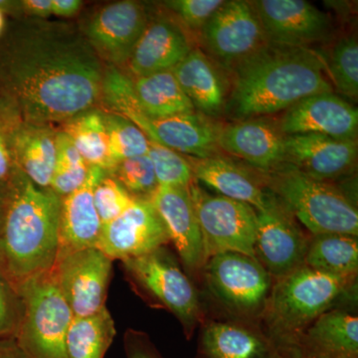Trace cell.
Segmentation results:
<instances>
[{
	"label": "cell",
	"mask_w": 358,
	"mask_h": 358,
	"mask_svg": "<svg viewBox=\"0 0 358 358\" xmlns=\"http://www.w3.org/2000/svg\"><path fill=\"white\" fill-rule=\"evenodd\" d=\"M105 71L77 23L16 18L0 38V89L25 122L60 126L99 108Z\"/></svg>",
	"instance_id": "1"
},
{
	"label": "cell",
	"mask_w": 358,
	"mask_h": 358,
	"mask_svg": "<svg viewBox=\"0 0 358 358\" xmlns=\"http://www.w3.org/2000/svg\"><path fill=\"white\" fill-rule=\"evenodd\" d=\"M231 72L232 86L224 114L234 122L268 117L308 96L334 92L326 62L305 47L268 45Z\"/></svg>",
	"instance_id": "2"
},
{
	"label": "cell",
	"mask_w": 358,
	"mask_h": 358,
	"mask_svg": "<svg viewBox=\"0 0 358 358\" xmlns=\"http://www.w3.org/2000/svg\"><path fill=\"white\" fill-rule=\"evenodd\" d=\"M8 185L0 229V268L18 289L55 264L62 199L50 188L35 185L20 169Z\"/></svg>",
	"instance_id": "3"
},
{
	"label": "cell",
	"mask_w": 358,
	"mask_h": 358,
	"mask_svg": "<svg viewBox=\"0 0 358 358\" xmlns=\"http://www.w3.org/2000/svg\"><path fill=\"white\" fill-rule=\"evenodd\" d=\"M357 294V278L345 279L303 265L273 282L260 326L277 350L294 348L320 315L348 308Z\"/></svg>",
	"instance_id": "4"
},
{
	"label": "cell",
	"mask_w": 358,
	"mask_h": 358,
	"mask_svg": "<svg viewBox=\"0 0 358 358\" xmlns=\"http://www.w3.org/2000/svg\"><path fill=\"white\" fill-rule=\"evenodd\" d=\"M127 281L150 307L167 310L178 319L186 338L207 315L201 292L180 261L166 246L122 261Z\"/></svg>",
	"instance_id": "5"
},
{
	"label": "cell",
	"mask_w": 358,
	"mask_h": 358,
	"mask_svg": "<svg viewBox=\"0 0 358 358\" xmlns=\"http://www.w3.org/2000/svg\"><path fill=\"white\" fill-rule=\"evenodd\" d=\"M266 187L310 235L358 236L357 204L336 183L319 180L284 164L264 173Z\"/></svg>",
	"instance_id": "6"
},
{
	"label": "cell",
	"mask_w": 358,
	"mask_h": 358,
	"mask_svg": "<svg viewBox=\"0 0 358 358\" xmlns=\"http://www.w3.org/2000/svg\"><path fill=\"white\" fill-rule=\"evenodd\" d=\"M199 282L220 317L260 322L274 280L255 257L225 252L207 259Z\"/></svg>",
	"instance_id": "7"
},
{
	"label": "cell",
	"mask_w": 358,
	"mask_h": 358,
	"mask_svg": "<svg viewBox=\"0 0 358 358\" xmlns=\"http://www.w3.org/2000/svg\"><path fill=\"white\" fill-rule=\"evenodd\" d=\"M23 315L15 341L28 358H68L66 338L72 310L51 270L18 288Z\"/></svg>",
	"instance_id": "8"
},
{
	"label": "cell",
	"mask_w": 358,
	"mask_h": 358,
	"mask_svg": "<svg viewBox=\"0 0 358 358\" xmlns=\"http://www.w3.org/2000/svg\"><path fill=\"white\" fill-rule=\"evenodd\" d=\"M205 258L225 252L255 257L257 211L251 205L212 195L193 181L189 185Z\"/></svg>",
	"instance_id": "9"
},
{
	"label": "cell",
	"mask_w": 358,
	"mask_h": 358,
	"mask_svg": "<svg viewBox=\"0 0 358 358\" xmlns=\"http://www.w3.org/2000/svg\"><path fill=\"white\" fill-rule=\"evenodd\" d=\"M148 20L145 4L121 0L98 7L77 24L103 64L122 69L126 67Z\"/></svg>",
	"instance_id": "10"
},
{
	"label": "cell",
	"mask_w": 358,
	"mask_h": 358,
	"mask_svg": "<svg viewBox=\"0 0 358 358\" xmlns=\"http://www.w3.org/2000/svg\"><path fill=\"white\" fill-rule=\"evenodd\" d=\"M209 58L232 70L268 44L250 1H225L200 32Z\"/></svg>",
	"instance_id": "11"
},
{
	"label": "cell",
	"mask_w": 358,
	"mask_h": 358,
	"mask_svg": "<svg viewBox=\"0 0 358 358\" xmlns=\"http://www.w3.org/2000/svg\"><path fill=\"white\" fill-rule=\"evenodd\" d=\"M310 236L272 192L257 211L255 258L274 281L303 266Z\"/></svg>",
	"instance_id": "12"
},
{
	"label": "cell",
	"mask_w": 358,
	"mask_h": 358,
	"mask_svg": "<svg viewBox=\"0 0 358 358\" xmlns=\"http://www.w3.org/2000/svg\"><path fill=\"white\" fill-rule=\"evenodd\" d=\"M51 271L75 317H89L106 308L113 260L100 249L58 257Z\"/></svg>",
	"instance_id": "13"
},
{
	"label": "cell",
	"mask_w": 358,
	"mask_h": 358,
	"mask_svg": "<svg viewBox=\"0 0 358 358\" xmlns=\"http://www.w3.org/2000/svg\"><path fill=\"white\" fill-rule=\"evenodd\" d=\"M268 44L280 47H305L324 41L331 30L329 14L303 0L250 1Z\"/></svg>",
	"instance_id": "14"
},
{
	"label": "cell",
	"mask_w": 358,
	"mask_h": 358,
	"mask_svg": "<svg viewBox=\"0 0 358 358\" xmlns=\"http://www.w3.org/2000/svg\"><path fill=\"white\" fill-rule=\"evenodd\" d=\"M169 243L166 226L152 200L134 199L121 215L102 226L96 248L113 261H124Z\"/></svg>",
	"instance_id": "15"
},
{
	"label": "cell",
	"mask_w": 358,
	"mask_h": 358,
	"mask_svg": "<svg viewBox=\"0 0 358 358\" xmlns=\"http://www.w3.org/2000/svg\"><path fill=\"white\" fill-rule=\"evenodd\" d=\"M188 187L159 186L150 200L164 221L169 241L181 265L195 282L199 280L206 258L203 238Z\"/></svg>",
	"instance_id": "16"
},
{
	"label": "cell",
	"mask_w": 358,
	"mask_h": 358,
	"mask_svg": "<svg viewBox=\"0 0 358 358\" xmlns=\"http://www.w3.org/2000/svg\"><path fill=\"white\" fill-rule=\"evenodd\" d=\"M148 136L178 152L194 159H206L218 155V136L221 126L211 117L193 112L173 117H145L138 110H129L122 115Z\"/></svg>",
	"instance_id": "17"
},
{
	"label": "cell",
	"mask_w": 358,
	"mask_h": 358,
	"mask_svg": "<svg viewBox=\"0 0 358 358\" xmlns=\"http://www.w3.org/2000/svg\"><path fill=\"white\" fill-rule=\"evenodd\" d=\"M282 133L317 134L357 141L358 110L334 92L315 94L294 103L278 120Z\"/></svg>",
	"instance_id": "18"
},
{
	"label": "cell",
	"mask_w": 358,
	"mask_h": 358,
	"mask_svg": "<svg viewBox=\"0 0 358 358\" xmlns=\"http://www.w3.org/2000/svg\"><path fill=\"white\" fill-rule=\"evenodd\" d=\"M286 164L327 182L348 178L357 162V141L317 134L286 136Z\"/></svg>",
	"instance_id": "19"
},
{
	"label": "cell",
	"mask_w": 358,
	"mask_h": 358,
	"mask_svg": "<svg viewBox=\"0 0 358 358\" xmlns=\"http://www.w3.org/2000/svg\"><path fill=\"white\" fill-rule=\"evenodd\" d=\"M286 134L268 117L237 121L221 126L220 150L235 155L260 173H268L286 164Z\"/></svg>",
	"instance_id": "20"
},
{
	"label": "cell",
	"mask_w": 358,
	"mask_h": 358,
	"mask_svg": "<svg viewBox=\"0 0 358 358\" xmlns=\"http://www.w3.org/2000/svg\"><path fill=\"white\" fill-rule=\"evenodd\" d=\"M199 329L196 358L277 357V348L260 322L206 315Z\"/></svg>",
	"instance_id": "21"
},
{
	"label": "cell",
	"mask_w": 358,
	"mask_h": 358,
	"mask_svg": "<svg viewBox=\"0 0 358 358\" xmlns=\"http://www.w3.org/2000/svg\"><path fill=\"white\" fill-rule=\"evenodd\" d=\"M192 49L178 21L159 16L148 20L126 67L133 78L171 71Z\"/></svg>",
	"instance_id": "22"
},
{
	"label": "cell",
	"mask_w": 358,
	"mask_h": 358,
	"mask_svg": "<svg viewBox=\"0 0 358 358\" xmlns=\"http://www.w3.org/2000/svg\"><path fill=\"white\" fill-rule=\"evenodd\" d=\"M188 159L194 180L215 190L218 195L251 205L256 211L262 210L268 204L271 192L266 187L263 173L219 155Z\"/></svg>",
	"instance_id": "23"
},
{
	"label": "cell",
	"mask_w": 358,
	"mask_h": 358,
	"mask_svg": "<svg viewBox=\"0 0 358 358\" xmlns=\"http://www.w3.org/2000/svg\"><path fill=\"white\" fill-rule=\"evenodd\" d=\"M105 174L99 167H90L84 185L62 199L57 258L98 245L102 223L94 203V188Z\"/></svg>",
	"instance_id": "24"
},
{
	"label": "cell",
	"mask_w": 358,
	"mask_h": 358,
	"mask_svg": "<svg viewBox=\"0 0 358 358\" xmlns=\"http://www.w3.org/2000/svg\"><path fill=\"white\" fill-rule=\"evenodd\" d=\"M294 348L310 358H358V317L355 310L334 308L320 315Z\"/></svg>",
	"instance_id": "25"
},
{
	"label": "cell",
	"mask_w": 358,
	"mask_h": 358,
	"mask_svg": "<svg viewBox=\"0 0 358 358\" xmlns=\"http://www.w3.org/2000/svg\"><path fill=\"white\" fill-rule=\"evenodd\" d=\"M171 71L197 113L211 119L223 114L227 102L225 82L206 53L193 48Z\"/></svg>",
	"instance_id": "26"
},
{
	"label": "cell",
	"mask_w": 358,
	"mask_h": 358,
	"mask_svg": "<svg viewBox=\"0 0 358 358\" xmlns=\"http://www.w3.org/2000/svg\"><path fill=\"white\" fill-rule=\"evenodd\" d=\"M58 129L51 124L23 122L14 140V160L26 178L41 188H50Z\"/></svg>",
	"instance_id": "27"
},
{
	"label": "cell",
	"mask_w": 358,
	"mask_h": 358,
	"mask_svg": "<svg viewBox=\"0 0 358 358\" xmlns=\"http://www.w3.org/2000/svg\"><path fill=\"white\" fill-rule=\"evenodd\" d=\"M131 80L140 107L136 110L145 117L159 119L196 112L173 71L131 78Z\"/></svg>",
	"instance_id": "28"
},
{
	"label": "cell",
	"mask_w": 358,
	"mask_h": 358,
	"mask_svg": "<svg viewBox=\"0 0 358 358\" xmlns=\"http://www.w3.org/2000/svg\"><path fill=\"white\" fill-rule=\"evenodd\" d=\"M303 265L336 277L357 279V236L336 233L312 235Z\"/></svg>",
	"instance_id": "29"
},
{
	"label": "cell",
	"mask_w": 358,
	"mask_h": 358,
	"mask_svg": "<svg viewBox=\"0 0 358 358\" xmlns=\"http://www.w3.org/2000/svg\"><path fill=\"white\" fill-rule=\"evenodd\" d=\"M72 141L78 152L89 166L103 169L106 173L110 169L109 147L103 113L100 108L86 110L59 126Z\"/></svg>",
	"instance_id": "30"
},
{
	"label": "cell",
	"mask_w": 358,
	"mask_h": 358,
	"mask_svg": "<svg viewBox=\"0 0 358 358\" xmlns=\"http://www.w3.org/2000/svg\"><path fill=\"white\" fill-rule=\"evenodd\" d=\"M117 334L107 307L89 317H75L66 338L68 358H103Z\"/></svg>",
	"instance_id": "31"
},
{
	"label": "cell",
	"mask_w": 358,
	"mask_h": 358,
	"mask_svg": "<svg viewBox=\"0 0 358 358\" xmlns=\"http://www.w3.org/2000/svg\"><path fill=\"white\" fill-rule=\"evenodd\" d=\"M103 113L107 131L110 169L121 160L148 154V138L138 127L121 115L106 110H103Z\"/></svg>",
	"instance_id": "32"
},
{
	"label": "cell",
	"mask_w": 358,
	"mask_h": 358,
	"mask_svg": "<svg viewBox=\"0 0 358 358\" xmlns=\"http://www.w3.org/2000/svg\"><path fill=\"white\" fill-rule=\"evenodd\" d=\"M90 167L69 138L58 129L57 157L50 189L64 199L84 185Z\"/></svg>",
	"instance_id": "33"
},
{
	"label": "cell",
	"mask_w": 358,
	"mask_h": 358,
	"mask_svg": "<svg viewBox=\"0 0 358 358\" xmlns=\"http://www.w3.org/2000/svg\"><path fill=\"white\" fill-rule=\"evenodd\" d=\"M326 69L336 91L345 98L358 96V43L355 35L345 36L334 45Z\"/></svg>",
	"instance_id": "34"
},
{
	"label": "cell",
	"mask_w": 358,
	"mask_h": 358,
	"mask_svg": "<svg viewBox=\"0 0 358 358\" xmlns=\"http://www.w3.org/2000/svg\"><path fill=\"white\" fill-rule=\"evenodd\" d=\"M134 199H152L159 187L154 166L148 155L129 157L115 164L107 173Z\"/></svg>",
	"instance_id": "35"
},
{
	"label": "cell",
	"mask_w": 358,
	"mask_h": 358,
	"mask_svg": "<svg viewBox=\"0 0 358 358\" xmlns=\"http://www.w3.org/2000/svg\"><path fill=\"white\" fill-rule=\"evenodd\" d=\"M147 155L154 166L159 186L188 187L194 181L188 157L152 140H148Z\"/></svg>",
	"instance_id": "36"
},
{
	"label": "cell",
	"mask_w": 358,
	"mask_h": 358,
	"mask_svg": "<svg viewBox=\"0 0 358 358\" xmlns=\"http://www.w3.org/2000/svg\"><path fill=\"white\" fill-rule=\"evenodd\" d=\"M23 122L17 106L0 89V182H8L18 169L14 160V140Z\"/></svg>",
	"instance_id": "37"
},
{
	"label": "cell",
	"mask_w": 358,
	"mask_h": 358,
	"mask_svg": "<svg viewBox=\"0 0 358 358\" xmlns=\"http://www.w3.org/2000/svg\"><path fill=\"white\" fill-rule=\"evenodd\" d=\"M134 197L106 173L94 188V203L102 226L114 220L133 203Z\"/></svg>",
	"instance_id": "38"
},
{
	"label": "cell",
	"mask_w": 358,
	"mask_h": 358,
	"mask_svg": "<svg viewBox=\"0 0 358 358\" xmlns=\"http://www.w3.org/2000/svg\"><path fill=\"white\" fill-rule=\"evenodd\" d=\"M224 2L223 0H169L164 1V6L174 14L181 27L200 33Z\"/></svg>",
	"instance_id": "39"
},
{
	"label": "cell",
	"mask_w": 358,
	"mask_h": 358,
	"mask_svg": "<svg viewBox=\"0 0 358 358\" xmlns=\"http://www.w3.org/2000/svg\"><path fill=\"white\" fill-rule=\"evenodd\" d=\"M22 315L20 292L0 268V339L15 338Z\"/></svg>",
	"instance_id": "40"
},
{
	"label": "cell",
	"mask_w": 358,
	"mask_h": 358,
	"mask_svg": "<svg viewBox=\"0 0 358 358\" xmlns=\"http://www.w3.org/2000/svg\"><path fill=\"white\" fill-rule=\"evenodd\" d=\"M128 358H164L152 345L147 334L128 329L124 336Z\"/></svg>",
	"instance_id": "41"
},
{
	"label": "cell",
	"mask_w": 358,
	"mask_h": 358,
	"mask_svg": "<svg viewBox=\"0 0 358 358\" xmlns=\"http://www.w3.org/2000/svg\"><path fill=\"white\" fill-rule=\"evenodd\" d=\"M20 17L48 20L52 15V0H21Z\"/></svg>",
	"instance_id": "42"
},
{
	"label": "cell",
	"mask_w": 358,
	"mask_h": 358,
	"mask_svg": "<svg viewBox=\"0 0 358 358\" xmlns=\"http://www.w3.org/2000/svg\"><path fill=\"white\" fill-rule=\"evenodd\" d=\"M83 7L81 0H52V15L61 18H72L78 15Z\"/></svg>",
	"instance_id": "43"
},
{
	"label": "cell",
	"mask_w": 358,
	"mask_h": 358,
	"mask_svg": "<svg viewBox=\"0 0 358 358\" xmlns=\"http://www.w3.org/2000/svg\"><path fill=\"white\" fill-rule=\"evenodd\" d=\"M0 358H28L23 352L15 338L0 339Z\"/></svg>",
	"instance_id": "44"
},
{
	"label": "cell",
	"mask_w": 358,
	"mask_h": 358,
	"mask_svg": "<svg viewBox=\"0 0 358 358\" xmlns=\"http://www.w3.org/2000/svg\"><path fill=\"white\" fill-rule=\"evenodd\" d=\"M8 182H0V229H1L2 222H3L4 214H6L7 199H8Z\"/></svg>",
	"instance_id": "45"
},
{
	"label": "cell",
	"mask_w": 358,
	"mask_h": 358,
	"mask_svg": "<svg viewBox=\"0 0 358 358\" xmlns=\"http://www.w3.org/2000/svg\"><path fill=\"white\" fill-rule=\"evenodd\" d=\"M275 358H310L301 352L298 348H285V350H278L277 357Z\"/></svg>",
	"instance_id": "46"
},
{
	"label": "cell",
	"mask_w": 358,
	"mask_h": 358,
	"mask_svg": "<svg viewBox=\"0 0 358 358\" xmlns=\"http://www.w3.org/2000/svg\"><path fill=\"white\" fill-rule=\"evenodd\" d=\"M7 21L6 20V14L0 10V38L3 35L4 30H6Z\"/></svg>",
	"instance_id": "47"
}]
</instances>
